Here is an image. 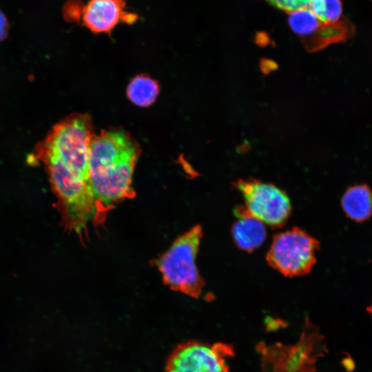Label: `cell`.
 Here are the masks:
<instances>
[{"mask_svg": "<svg viewBox=\"0 0 372 372\" xmlns=\"http://www.w3.org/2000/svg\"><path fill=\"white\" fill-rule=\"evenodd\" d=\"M94 136L88 114H71L50 130L34 154L44 165L65 227L81 238L90 223H99L90 183V143Z\"/></svg>", "mask_w": 372, "mask_h": 372, "instance_id": "6da1fadb", "label": "cell"}, {"mask_svg": "<svg viewBox=\"0 0 372 372\" xmlns=\"http://www.w3.org/2000/svg\"><path fill=\"white\" fill-rule=\"evenodd\" d=\"M141 150L125 131H102L90 143V183L99 223L116 204L132 198L134 170Z\"/></svg>", "mask_w": 372, "mask_h": 372, "instance_id": "7a4b0ae2", "label": "cell"}, {"mask_svg": "<svg viewBox=\"0 0 372 372\" xmlns=\"http://www.w3.org/2000/svg\"><path fill=\"white\" fill-rule=\"evenodd\" d=\"M202 237V227L196 225L177 238L155 260L166 285L172 290L195 298L200 296L205 285L196 265Z\"/></svg>", "mask_w": 372, "mask_h": 372, "instance_id": "3957f363", "label": "cell"}, {"mask_svg": "<svg viewBox=\"0 0 372 372\" xmlns=\"http://www.w3.org/2000/svg\"><path fill=\"white\" fill-rule=\"evenodd\" d=\"M262 372H316L319 358L327 351L324 336L309 319L300 337L293 344L259 343Z\"/></svg>", "mask_w": 372, "mask_h": 372, "instance_id": "277c9868", "label": "cell"}, {"mask_svg": "<svg viewBox=\"0 0 372 372\" xmlns=\"http://www.w3.org/2000/svg\"><path fill=\"white\" fill-rule=\"evenodd\" d=\"M319 248L320 242L317 239L294 227L273 236L266 260L285 276H302L311 271Z\"/></svg>", "mask_w": 372, "mask_h": 372, "instance_id": "5b68a950", "label": "cell"}, {"mask_svg": "<svg viewBox=\"0 0 372 372\" xmlns=\"http://www.w3.org/2000/svg\"><path fill=\"white\" fill-rule=\"evenodd\" d=\"M241 193L249 213L271 228L283 227L291 214L287 193L271 183L251 178L233 183Z\"/></svg>", "mask_w": 372, "mask_h": 372, "instance_id": "8992f818", "label": "cell"}, {"mask_svg": "<svg viewBox=\"0 0 372 372\" xmlns=\"http://www.w3.org/2000/svg\"><path fill=\"white\" fill-rule=\"evenodd\" d=\"M234 355L231 345L189 340L171 353L166 372H229L227 360Z\"/></svg>", "mask_w": 372, "mask_h": 372, "instance_id": "52a82bcc", "label": "cell"}, {"mask_svg": "<svg viewBox=\"0 0 372 372\" xmlns=\"http://www.w3.org/2000/svg\"><path fill=\"white\" fill-rule=\"evenodd\" d=\"M288 24L309 52L347 41L355 32L354 25L348 19L343 17L338 22L326 23L308 8L289 13Z\"/></svg>", "mask_w": 372, "mask_h": 372, "instance_id": "ba28073f", "label": "cell"}, {"mask_svg": "<svg viewBox=\"0 0 372 372\" xmlns=\"http://www.w3.org/2000/svg\"><path fill=\"white\" fill-rule=\"evenodd\" d=\"M125 6V0H89L83 8V25L94 33L110 34L119 22L132 24L137 20Z\"/></svg>", "mask_w": 372, "mask_h": 372, "instance_id": "9c48e42d", "label": "cell"}, {"mask_svg": "<svg viewBox=\"0 0 372 372\" xmlns=\"http://www.w3.org/2000/svg\"><path fill=\"white\" fill-rule=\"evenodd\" d=\"M238 220L231 227V234L236 246L251 252L261 246L267 238V229L261 220L252 216L245 205L236 207Z\"/></svg>", "mask_w": 372, "mask_h": 372, "instance_id": "30bf717a", "label": "cell"}, {"mask_svg": "<svg viewBox=\"0 0 372 372\" xmlns=\"http://www.w3.org/2000/svg\"><path fill=\"white\" fill-rule=\"evenodd\" d=\"M341 204L348 218L365 221L372 215V190L366 184L351 186L343 194Z\"/></svg>", "mask_w": 372, "mask_h": 372, "instance_id": "8fae6325", "label": "cell"}, {"mask_svg": "<svg viewBox=\"0 0 372 372\" xmlns=\"http://www.w3.org/2000/svg\"><path fill=\"white\" fill-rule=\"evenodd\" d=\"M159 93L158 84L146 75L134 77L127 88V95L134 104L147 107L152 104Z\"/></svg>", "mask_w": 372, "mask_h": 372, "instance_id": "7c38bea8", "label": "cell"}, {"mask_svg": "<svg viewBox=\"0 0 372 372\" xmlns=\"http://www.w3.org/2000/svg\"><path fill=\"white\" fill-rule=\"evenodd\" d=\"M308 8L326 23L338 22L344 17L341 0H312Z\"/></svg>", "mask_w": 372, "mask_h": 372, "instance_id": "4fadbf2b", "label": "cell"}, {"mask_svg": "<svg viewBox=\"0 0 372 372\" xmlns=\"http://www.w3.org/2000/svg\"><path fill=\"white\" fill-rule=\"evenodd\" d=\"M272 6L288 13L307 8L312 0H265Z\"/></svg>", "mask_w": 372, "mask_h": 372, "instance_id": "5bb4252c", "label": "cell"}, {"mask_svg": "<svg viewBox=\"0 0 372 372\" xmlns=\"http://www.w3.org/2000/svg\"><path fill=\"white\" fill-rule=\"evenodd\" d=\"M9 23L6 17L0 10V41H3L8 36Z\"/></svg>", "mask_w": 372, "mask_h": 372, "instance_id": "9a60e30c", "label": "cell"}, {"mask_svg": "<svg viewBox=\"0 0 372 372\" xmlns=\"http://www.w3.org/2000/svg\"><path fill=\"white\" fill-rule=\"evenodd\" d=\"M366 310L372 316V304L366 308Z\"/></svg>", "mask_w": 372, "mask_h": 372, "instance_id": "2e32d148", "label": "cell"}]
</instances>
